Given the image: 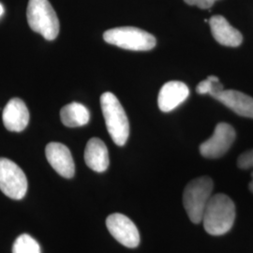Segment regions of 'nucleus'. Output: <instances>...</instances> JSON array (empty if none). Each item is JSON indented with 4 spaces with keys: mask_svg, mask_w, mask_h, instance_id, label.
Instances as JSON below:
<instances>
[{
    "mask_svg": "<svg viewBox=\"0 0 253 253\" xmlns=\"http://www.w3.org/2000/svg\"><path fill=\"white\" fill-rule=\"evenodd\" d=\"M3 123L9 131H23L29 122V112L24 100L14 98L9 100L3 111Z\"/></svg>",
    "mask_w": 253,
    "mask_h": 253,
    "instance_id": "obj_11",
    "label": "nucleus"
},
{
    "mask_svg": "<svg viewBox=\"0 0 253 253\" xmlns=\"http://www.w3.org/2000/svg\"><path fill=\"white\" fill-rule=\"evenodd\" d=\"M100 106L112 140L118 146H123L129 136V123L125 110L111 92L101 95Z\"/></svg>",
    "mask_w": 253,
    "mask_h": 253,
    "instance_id": "obj_2",
    "label": "nucleus"
},
{
    "mask_svg": "<svg viewBox=\"0 0 253 253\" xmlns=\"http://www.w3.org/2000/svg\"><path fill=\"white\" fill-rule=\"evenodd\" d=\"M224 89L223 84L219 82V79L217 76L211 75L204 81L199 83V84L196 87V91L200 95L208 94L212 98H215L220 91Z\"/></svg>",
    "mask_w": 253,
    "mask_h": 253,
    "instance_id": "obj_17",
    "label": "nucleus"
},
{
    "mask_svg": "<svg viewBox=\"0 0 253 253\" xmlns=\"http://www.w3.org/2000/svg\"><path fill=\"white\" fill-rule=\"evenodd\" d=\"M60 118L65 126L77 127L84 126L89 122L90 113L81 103L72 102L61 109Z\"/></svg>",
    "mask_w": 253,
    "mask_h": 253,
    "instance_id": "obj_15",
    "label": "nucleus"
},
{
    "mask_svg": "<svg viewBox=\"0 0 253 253\" xmlns=\"http://www.w3.org/2000/svg\"><path fill=\"white\" fill-rule=\"evenodd\" d=\"M212 35L221 45L238 47L243 42L240 31L231 26L226 19L221 15H215L209 19Z\"/></svg>",
    "mask_w": 253,
    "mask_h": 253,
    "instance_id": "obj_12",
    "label": "nucleus"
},
{
    "mask_svg": "<svg viewBox=\"0 0 253 253\" xmlns=\"http://www.w3.org/2000/svg\"><path fill=\"white\" fill-rule=\"evenodd\" d=\"M235 219L234 202L225 194L217 193L209 200L202 222L209 235H222L232 229Z\"/></svg>",
    "mask_w": 253,
    "mask_h": 253,
    "instance_id": "obj_1",
    "label": "nucleus"
},
{
    "mask_svg": "<svg viewBox=\"0 0 253 253\" xmlns=\"http://www.w3.org/2000/svg\"><path fill=\"white\" fill-rule=\"evenodd\" d=\"M106 226L110 234L120 244L133 249L140 244V234L130 218L119 213L110 215L106 219Z\"/></svg>",
    "mask_w": 253,
    "mask_h": 253,
    "instance_id": "obj_8",
    "label": "nucleus"
},
{
    "mask_svg": "<svg viewBox=\"0 0 253 253\" xmlns=\"http://www.w3.org/2000/svg\"><path fill=\"white\" fill-rule=\"evenodd\" d=\"M190 96V89L180 81H171L164 84L158 97V105L164 113L171 112L178 107Z\"/></svg>",
    "mask_w": 253,
    "mask_h": 253,
    "instance_id": "obj_10",
    "label": "nucleus"
},
{
    "mask_svg": "<svg viewBox=\"0 0 253 253\" xmlns=\"http://www.w3.org/2000/svg\"><path fill=\"white\" fill-rule=\"evenodd\" d=\"M0 190L10 199H23L27 193V179L18 165L0 158Z\"/></svg>",
    "mask_w": 253,
    "mask_h": 253,
    "instance_id": "obj_6",
    "label": "nucleus"
},
{
    "mask_svg": "<svg viewBox=\"0 0 253 253\" xmlns=\"http://www.w3.org/2000/svg\"><path fill=\"white\" fill-rule=\"evenodd\" d=\"M213 181L208 176H201L190 181L183 193V205L190 220L199 224L208 202L212 197Z\"/></svg>",
    "mask_w": 253,
    "mask_h": 253,
    "instance_id": "obj_3",
    "label": "nucleus"
},
{
    "mask_svg": "<svg viewBox=\"0 0 253 253\" xmlns=\"http://www.w3.org/2000/svg\"><path fill=\"white\" fill-rule=\"evenodd\" d=\"M12 253H41V248L33 237L24 234L18 236L13 243Z\"/></svg>",
    "mask_w": 253,
    "mask_h": 253,
    "instance_id": "obj_16",
    "label": "nucleus"
},
{
    "mask_svg": "<svg viewBox=\"0 0 253 253\" xmlns=\"http://www.w3.org/2000/svg\"><path fill=\"white\" fill-rule=\"evenodd\" d=\"M188 5L196 6L200 9H209L211 8L217 0H184Z\"/></svg>",
    "mask_w": 253,
    "mask_h": 253,
    "instance_id": "obj_19",
    "label": "nucleus"
},
{
    "mask_svg": "<svg viewBox=\"0 0 253 253\" xmlns=\"http://www.w3.org/2000/svg\"><path fill=\"white\" fill-rule=\"evenodd\" d=\"M240 117L253 118V98L240 91H220L214 98Z\"/></svg>",
    "mask_w": 253,
    "mask_h": 253,
    "instance_id": "obj_13",
    "label": "nucleus"
},
{
    "mask_svg": "<svg viewBox=\"0 0 253 253\" xmlns=\"http://www.w3.org/2000/svg\"><path fill=\"white\" fill-rule=\"evenodd\" d=\"M237 165L240 169H253V149L241 154L237 160Z\"/></svg>",
    "mask_w": 253,
    "mask_h": 253,
    "instance_id": "obj_18",
    "label": "nucleus"
},
{
    "mask_svg": "<svg viewBox=\"0 0 253 253\" xmlns=\"http://www.w3.org/2000/svg\"><path fill=\"white\" fill-rule=\"evenodd\" d=\"M27 16L30 28L47 41L58 36L59 20L48 0H29Z\"/></svg>",
    "mask_w": 253,
    "mask_h": 253,
    "instance_id": "obj_4",
    "label": "nucleus"
},
{
    "mask_svg": "<svg viewBox=\"0 0 253 253\" xmlns=\"http://www.w3.org/2000/svg\"><path fill=\"white\" fill-rule=\"evenodd\" d=\"M3 12H4V8H3V6L0 4V16L3 14Z\"/></svg>",
    "mask_w": 253,
    "mask_h": 253,
    "instance_id": "obj_21",
    "label": "nucleus"
},
{
    "mask_svg": "<svg viewBox=\"0 0 253 253\" xmlns=\"http://www.w3.org/2000/svg\"><path fill=\"white\" fill-rule=\"evenodd\" d=\"M252 178H253V179H252L250 185H249V188H250V190H251V191L253 193V172H252Z\"/></svg>",
    "mask_w": 253,
    "mask_h": 253,
    "instance_id": "obj_20",
    "label": "nucleus"
},
{
    "mask_svg": "<svg viewBox=\"0 0 253 253\" xmlns=\"http://www.w3.org/2000/svg\"><path fill=\"white\" fill-rule=\"evenodd\" d=\"M103 39L109 44L130 51H149L157 44V40L152 34L133 27L109 29L104 32Z\"/></svg>",
    "mask_w": 253,
    "mask_h": 253,
    "instance_id": "obj_5",
    "label": "nucleus"
},
{
    "mask_svg": "<svg viewBox=\"0 0 253 253\" xmlns=\"http://www.w3.org/2000/svg\"><path fill=\"white\" fill-rule=\"evenodd\" d=\"M84 162L95 172H105L108 169V149L99 138H92L87 142L84 149Z\"/></svg>",
    "mask_w": 253,
    "mask_h": 253,
    "instance_id": "obj_14",
    "label": "nucleus"
},
{
    "mask_svg": "<svg viewBox=\"0 0 253 253\" xmlns=\"http://www.w3.org/2000/svg\"><path fill=\"white\" fill-rule=\"evenodd\" d=\"M46 158L54 171L65 178H72L75 165L70 149L60 143H50L45 148Z\"/></svg>",
    "mask_w": 253,
    "mask_h": 253,
    "instance_id": "obj_9",
    "label": "nucleus"
},
{
    "mask_svg": "<svg viewBox=\"0 0 253 253\" xmlns=\"http://www.w3.org/2000/svg\"><path fill=\"white\" fill-rule=\"evenodd\" d=\"M235 140V128L228 123H218L213 135L200 145V153L207 159H218L226 154Z\"/></svg>",
    "mask_w": 253,
    "mask_h": 253,
    "instance_id": "obj_7",
    "label": "nucleus"
}]
</instances>
